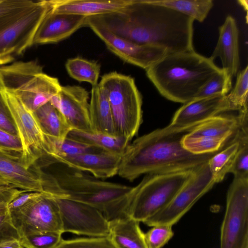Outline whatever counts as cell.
<instances>
[{"instance_id":"25","label":"cell","mask_w":248,"mask_h":248,"mask_svg":"<svg viewBox=\"0 0 248 248\" xmlns=\"http://www.w3.org/2000/svg\"><path fill=\"white\" fill-rule=\"evenodd\" d=\"M33 113L44 133L56 140H64L73 130L62 114L50 102Z\"/></svg>"},{"instance_id":"23","label":"cell","mask_w":248,"mask_h":248,"mask_svg":"<svg viewBox=\"0 0 248 248\" xmlns=\"http://www.w3.org/2000/svg\"><path fill=\"white\" fill-rule=\"evenodd\" d=\"M89 113L93 133L116 136L108 95L99 83L92 87Z\"/></svg>"},{"instance_id":"12","label":"cell","mask_w":248,"mask_h":248,"mask_svg":"<svg viewBox=\"0 0 248 248\" xmlns=\"http://www.w3.org/2000/svg\"><path fill=\"white\" fill-rule=\"evenodd\" d=\"M9 212L21 238L37 232L62 233L59 208L53 197L48 193L43 192L23 207Z\"/></svg>"},{"instance_id":"9","label":"cell","mask_w":248,"mask_h":248,"mask_svg":"<svg viewBox=\"0 0 248 248\" xmlns=\"http://www.w3.org/2000/svg\"><path fill=\"white\" fill-rule=\"evenodd\" d=\"M2 95L22 144V151L18 161L26 168H30L46 155L45 133L33 112L18 97L4 87Z\"/></svg>"},{"instance_id":"27","label":"cell","mask_w":248,"mask_h":248,"mask_svg":"<svg viewBox=\"0 0 248 248\" xmlns=\"http://www.w3.org/2000/svg\"><path fill=\"white\" fill-rule=\"evenodd\" d=\"M239 146V141L234 134L230 142L214 154L207 162L209 170L216 183L222 181L226 175L230 173Z\"/></svg>"},{"instance_id":"40","label":"cell","mask_w":248,"mask_h":248,"mask_svg":"<svg viewBox=\"0 0 248 248\" xmlns=\"http://www.w3.org/2000/svg\"><path fill=\"white\" fill-rule=\"evenodd\" d=\"M26 191L14 187H0V203H8L20 193Z\"/></svg>"},{"instance_id":"41","label":"cell","mask_w":248,"mask_h":248,"mask_svg":"<svg viewBox=\"0 0 248 248\" xmlns=\"http://www.w3.org/2000/svg\"><path fill=\"white\" fill-rule=\"evenodd\" d=\"M0 155H3L14 160H19L21 155L0 146Z\"/></svg>"},{"instance_id":"5","label":"cell","mask_w":248,"mask_h":248,"mask_svg":"<svg viewBox=\"0 0 248 248\" xmlns=\"http://www.w3.org/2000/svg\"><path fill=\"white\" fill-rule=\"evenodd\" d=\"M195 170L145 174L125 196V216L143 223L171 202Z\"/></svg>"},{"instance_id":"28","label":"cell","mask_w":248,"mask_h":248,"mask_svg":"<svg viewBox=\"0 0 248 248\" xmlns=\"http://www.w3.org/2000/svg\"><path fill=\"white\" fill-rule=\"evenodd\" d=\"M154 3L168 7L194 20L203 22L212 8V0H151Z\"/></svg>"},{"instance_id":"37","label":"cell","mask_w":248,"mask_h":248,"mask_svg":"<svg viewBox=\"0 0 248 248\" xmlns=\"http://www.w3.org/2000/svg\"><path fill=\"white\" fill-rule=\"evenodd\" d=\"M3 86L0 79V128L17 135L16 129L2 95Z\"/></svg>"},{"instance_id":"14","label":"cell","mask_w":248,"mask_h":248,"mask_svg":"<svg viewBox=\"0 0 248 248\" xmlns=\"http://www.w3.org/2000/svg\"><path fill=\"white\" fill-rule=\"evenodd\" d=\"M86 26L104 42L107 47L124 61L144 69L168 54L157 46L136 44L120 37L104 27L87 20Z\"/></svg>"},{"instance_id":"36","label":"cell","mask_w":248,"mask_h":248,"mask_svg":"<svg viewBox=\"0 0 248 248\" xmlns=\"http://www.w3.org/2000/svg\"><path fill=\"white\" fill-rule=\"evenodd\" d=\"M39 0H0V18L12 13L34 7Z\"/></svg>"},{"instance_id":"22","label":"cell","mask_w":248,"mask_h":248,"mask_svg":"<svg viewBox=\"0 0 248 248\" xmlns=\"http://www.w3.org/2000/svg\"><path fill=\"white\" fill-rule=\"evenodd\" d=\"M129 0H51L53 12L89 17L113 13L124 7Z\"/></svg>"},{"instance_id":"30","label":"cell","mask_w":248,"mask_h":248,"mask_svg":"<svg viewBox=\"0 0 248 248\" xmlns=\"http://www.w3.org/2000/svg\"><path fill=\"white\" fill-rule=\"evenodd\" d=\"M234 86L226 95L233 111H240L248 108V66L239 71Z\"/></svg>"},{"instance_id":"44","label":"cell","mask_w":248,"mask_h":248,"mask_svg":"<svg viewBox=\"0 0 248 248\" xmlns=\"http://www.w3.org/2000/svg\"><path fill=\"white\" fill-rule=\"evenodd\" d=\"M7 204L6 202L0 203V214L8 210Z\"/></svg>"},{"instance_id":"33","label":"cell","mask_w":248,"mask_h":248,"mask_svg":"<svg viewBox=\"0 0 248 248\" xmlns=\"http://www.w3.org/2000/svg\"><path fill=\"white\" fill-rule=\"evenodd\" d=\"M55 248H116L108 235L102 237L62 239Z\"/></svg>"},{"instance_id":"15","label":"cell","mask_w":248,"mask_h":248,"mask_svg":"<svg viewBox=\"0 0 248 248\" xmlns=\"http://www.w3.org/2000/svg\"><path fill=\"white\" fill-rule=\"evenodd\" d=\"M89 93L78 86H62L49 101L62 114L73 130L93 133L89 113Z\"/></svg>"},{"instance_id":"2","label":"cell","mask_w":248,"mask_h":248,"mask_svg":"<svg viewBox=\"0 0 248 248\" xmlns=\"http://www.w3.org/2000/svg\"><path fill=\"white\" fill-rule=\"evenodd\" d=\"M191 130L169 124L135 139L123 153L117 175L132 182L143 174L194 170L207 163L217 152L195 155L183 147Z\"/></svg>"},{"instance_id":"20","label":"cell","mask_w":248,"mask_h":248,"mask_svg":"<svg viewBox=\"0 0 248 248\" xmlns=\"http://www.w3.org/2000/svg\"><path fill=\"white\" fill-rule=\"evenodd\" d=\"M219 37L216 46L210 58L213 61L219 58L221 68L232 78L239 71V30L235 19L228 16L218 28Z\"/></svg>"},{"instance_id":"18","label":"cell","mask_w":248,"mask_h":248,"mask_svg":"<svg viewBox=\"0 0 248 248\" xmlns=\"http://www.w3.org/2000/svg\"><path fill=\"white\" fill-rule=\"evenodd\" d=\"M87 18L80 15L56 13L51 8L36 31L33 44L56 43L63 40L80 28L86 27Z\"/></svg>"},{"instance_id":"7","label":"cell","mask_w":248,"mask_h":248,"mask_svg":"<svg viewBox=\"0 0 248 248\" xmlns=\"http://www.w3.org/2000/svg\"><path fill=\"white\" fill-rule=\"evenodd\" d=\"M51 8L49 0H39L34 7L0 18V66L13 62L33 45L36 31Z\"/></svg>"},{"instance_id":"32","label":"cell","mask_w":248,"mask_h":248,"mask_svg":"<svg viewBox=\"0 0 248 248\" xmlns=\"http://www.w3.org/2000/svg\"><path fill=\"white\" fill-rule=\"evenodd\" d=\"M62 234L56 232L34 233L22 237L20 242L25 248H55L62 239Z\"/></svg>"},{"instance_id":"39","label":"cell","mask_w":248,"mask_h":248,"mask_svg":"<svg viewBox=\"0 0 248 248\" xmlns=\"http://www.w3.org/2000/svg\"><path fill=\"white\" fill-rule=\"evenodd\" d=\"M0 146L16 153L21 154L22 144L18 136L0 128Z\"/></svg>"},{"instance_id":"26","label":"cell","mask_w":248,"mask_h":248,"mask_svg":"<svg viewBox=\"0 0 248 248\" xmlns=\"http://www.w3.org/2000/svg\"><path fill=\"white\" fill-rule=\"evenodd\" d=\"M67 138L103 151L122 155L130 143L126 140L116 136L81 132L73 130Z\"/></svg>"},{"instance_id":"17","label":"cell","mask_w":248,"mask_h":248,"mask_svg":"<svg viewBox=\"0 0 248 248\" xmlns=\"http://www.w3.org/2000/svg\"><path fill=\"white\" fill-rule=\"evenodd\" d=\"M122 155L105 151L56 156V162L85 172L100 179L117 175Z\"/></svg>"},{"instance_id":"24","label":"cell","mask_w":248,"mask_h":248,"mask_svg":"<svg viewBox=\"0 0 248 248\" xmlns=\"http://www.w3.org/2000/svg\"><path fill=\"white\" fill-rule=\"evenodd\" d=\"M108 236L116 248H147L140 222L128 217L109 221Z\"/></svg>"},{"instance_id":"16","label":"cell","mask_w":248,"mask_h":248,"mask_svg":"<svg viewBox=\"0 0 248 248\" xmlns=\"http://www.w3.org/2000/svg\"><path fill=\"white\" fill-rule=\"evenodd\" d=\"M233 111L226 96L216 95L193 99L184 104L175 113L170 125L192 129L223 112Z\"/></svg>"},{"instance_id":"38","label":"cell","mask_w":248,"mask_h":248,"mask_svg":"<svg viewBox=\"0 0 248 248\" xmlns=\"http://www.w3.org/2000/svg\"><path fill=\"white\" fill-rule=\"evenodd\" d=\"M43 192L24 191L20 193L7 204L9 212L18 210L41 195Z\"/></svg>"},{"instance_id":"42","label":"cell","mask_w":248,"mask_h":248,"mask_svg":"<svg viewBox=\"0 0 248 248\" xmlns=\"http://www.w3.org/2000/svg\"><path fill=\"white\" fill-rule=\"evenodd\" d=\"M0 248H24L20 240L9 241L0 245Z\"/></svg>"},{"instance_id":"34","label":"cell","mask_w":248,"mask_h":248,"mask_svg":"<svg viewBox=\"0 0 248 248\" xmlns=\"http://www.w3.org/2000/svg\"><path fill=\"white\" fill-rule=\"evenodd\" d=\"M172 226L157 225L144 233L147 248H162L173 237Z\"/></svg>"},{"instance_id":"35","label":"cell","mask_w":248,"mask_h":248,"mask_svg":"<svg viewBox=\"0 0 248 248\" xmlns=\"http://www.w3.org/2000/svg\"><path fill=\"white\" fill-rule=\"evenodd\" d=\"M21 236L14 225L8 210L0 214V245L15 240H20Z\"/></svg>"},{"instance_id":"45","label":"cell","mask_w":248,"mask_h":248,"mask_svg":"<svg viewBox=\"0 0 248 248\" xmlns=\"http://www.w3.org/2000/svg\"><path fill=\"white\" fill-rule=\"evenodd\" d=\"M243 248H248V242L245 244Z\"/></svg>"},{"instance_id":"21","label":"cell","mask_w":248,"mask_h":248,"mask_svg":"<svg viewBox=\"0 0 248 248\" xmlns=\"http://www.w3.org/2000/svg\"><path fill=\"white\" fill-rule=\"evenodd\" d=\"M39 169L32 171L18 160L0 155V176L15 188L26 191L44 192V181Z\"/></svg>"},{"instance_id":"11","label":"cell","mask_w":248,"mask_h":248,"mask_svg":"<svg viewBox=\"0 0 248 248\" xmlns=\"http://www.w3.org/2000/svg\"><path fill=\"white\" fill-rule=\"evenodd\" d=\"M216 184L207 163L194 172L186 184L163 209L143 223L152 227L157 225L173 226Z\"/></svg>"},{"instance_id":"43","label":"cell","mask_w":248,"mask_h":248,"mask_svg":"<svg viewBox=\"0 0 248 248\" xmlns=\"http://www.w3.org/2000/svg\"><path fill=\"white\" fill-rule=\"evenodd\" d=\"M0 187H14L5 178L0 176Z\"/></svg>"},{"instance_id":"31","label":"cell","mask_w":248,"mask_h":248,"mask_svg":"<svg viewBox=\"0 0 248 248\" xmlns=\"http://www.w3.org/2000/svg\"><path fill=\"white\" fill-rule=\"evenodd\" d=\"M232 78L221 68L219 72L207 82L195 99L216 95L226 96L232 90Z\"/></svg>"},{"instance_id":"6","label":"cell","mask_w":248,"mask_h":248,"mask_svg":"<svg viewBox=\"0 0 248 248\" xmlns=\"http://www.w3.org/2000/svg\"><path fill=\"white\" fill-rule=\"evenodd\" d=\"M99 84L108 95L115 135L130 142L142 122V96L134 78L112 72Z\"/></svg>"},{"instance_id":"4","label":"cell","mask_w":248,"mask_h":248,"mask_svg":"<svg viewBox=\"0 0 248 248\" xmlns=\"http://www.w3.org/2000/svg\"><path fill=\"white\" fill-rule=\"evenodd\" d=\"M63 166L54 175L46 173L45 192L89 204L100 210L108 221L114 219L131 187Z\"/></svg>"},{"instance_id":"3","label":"cell","mask_w":248,"mask_h":248,"mask_svg":"<svg viewBox=\"0 0 248 248\" xmlns=\"http://www.w3.org/2000/svg\"><path fill=\"white\" fill-rule=\"evenodd\" d=\"M221 70L210 57L192 49L168 54L145 70L162 96L184 104L194 99Z\"/></svg>"},{"instance_id":"13","label":"cell","mask_w":248,"mask_h":248,"mask_svg":"<svg viewBox=\"0 0 248 248\" xmlns=\"http://www.w3.org/2000/svg\"><path fill=\"white\" fill-rule=\"evenodd\" d=\"M52 196L59 209L62 233L91 237L108 235L109 221L100 210L83 202Z\"/></svg>"},{"instance_id":"1","label":"cell","mask_w":248,"mask_h":248,"mask_svg":"<svg viewBox=\"0 0 248 248\" xmlns=\"http://www.w3.org/2000/svg\"><path fill=\"white\" fill-rule=\"evenodd\" d=\"M87 20L136 44L165 48L168 54L194 49V20L151 0H129L118 11Z\"/></svg>"},{"instance_id":"8","label":"cell","mask_w":248,"mask_h":248,"mask_svg":"<svg viewBox=\"0 0 248 248\" xmlns=\"http://www.w3.org/2000/svg\"><path fill=\"white\" fill-rule=\"evenodd\" d=\"M248 242V178H234L227 194L219 248H243Z\"/></svg>"},{"instance_id":"19","label":"cell","mask_w":248,"mask_h":248,"mask_svg":"<svg viewBox=\"0 0 248 248\" xmlns=\"http://www.w3.org/2000/svg\"><path fill=\"white\" fill-rule=\"evenodd\" d=\"M61 87L58 78L41 72L30 77L12 93L34 112L49 102Z\"/></svg>"},{"instance_id":"29","label":"cell","mask_w":248,"mask_h":248,"mask_svg":"<svg viewBox=\"0 0 248 248\" xmlns=\"http://www.w3.org/2000/svg\"><path fill=\"white\" fill-rule=\"evenodd\" d=\"M65 68L69 75L78 81L89 82L92 87L98 84L100 66L96 62L76 57L67 61Z\"/></svg>"},{"instance_id":"10","label":"cell","mask_w":248,"mask_h":248,"mask_svg":"<svg viewBox=\"0 0 248 248\" xmlns=\"http://www.w3.org/2000/svg\"><path fill=\"white\" fill-rule=\"evenodd\" d=\"M239 124L238 115L215 116L200 124L183 138V147L195 155L216 153L231 140Z\"/></svg>"}]
</instances>
